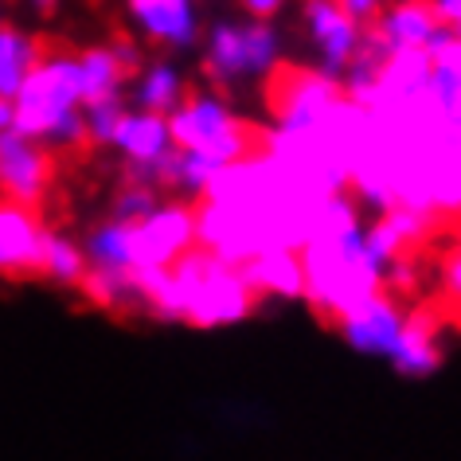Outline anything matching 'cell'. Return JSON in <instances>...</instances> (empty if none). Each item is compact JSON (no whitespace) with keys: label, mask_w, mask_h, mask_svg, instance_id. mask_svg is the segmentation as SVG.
Listing matches in <instances>:
<instances>
[{"label":"cell","mask_w":461,"mask_h":461,"mask_svg":"<svg viewBox=\"0 0 461 461\" xmlns=\"http://www.w3.org/2000/svg\"><path fill=\"white\" fill-rule=\"evenodd\" d=\"M78 71H83V102H86V106H90V102H98V98L118 95L122 78H125V71L118 67V59H113L110 48L83 51V55H78Z\"/></svg>","instance_id":"ac0fdd59"},{"label":"cell","mask_w":461,"mask_h":461,"mask_svg":"<svg viewBox=\"0 0 461 461\" xmlns=\"http://www.w3.org/2000/svg\"><path fill=\"white\" fill-rule=\"evenodd\" d=\"M305 16H309V28H313L321 51H325L329 71H340V67H348L356 48H360V24H356L348 13H344L337 0H309Z\"/></svg>","instance_id":"8fae6325"},{"label":"cell","mask_w":461,"mask_h":461,"mask_svg":"<svg viewBox=\"0 0 461 461\" xmlns=\"http://www.w3.org/2000/svg\"><path fill=\"white\" fill-rule=\"evenodd\" d=\"M344 102L337 78L305 71V67H270L267 106L282 133H302L321 118H329Z\"/></svg>","instance_id":"5b68a950"},{"label":"cell","mask_w":461,"mask_h":461,"mask_svg":"<svg viewBox=\"0 0 461 461\" xmlns=\"http://www.w3.org/2000/svg\"><path fill=\"white\" fill-rule=\"evenodd\" d=\"M43 247H48V230L40 227L36 212L0 200V274L8 278L40 274Z\"/></svg>","instance_id":"9c48e42d"},{"label":"cell","mask_w":461,"mask_h":461,"mask_svg":"<svg viewBox=\"0 0 461 461\" xmlns=\"http://www.w3.org/2000/svg\"><path fill=\"white\" fill-rule=\"evenodd\" d=\"M55 176V157L43 141L8 130L0 133V200L36 212Z\"/></svg>","instance_id":"8992f818"},{"label":"cell","mask_w":461,"mask_h":461,"mask_svg":"<svg viewBox=\"0 0 461 461\" xmlns=\"http://www.w3.org/2000/svg\"><path fill=\"white\" fill-rule=\"evenodd\" d=\"M243 8L250 16H258V20H270L282 8V0H243Z\"/></svg>","instance_id":"484cf974"},{"label":"cell","mask_w":461,"mask_h":461,"mask_svg":"<svg viewBox=\"0 0 461 461\" xmlns=\"http://www.w3.org/2000/svg\"><path fill=\"white\" fill-rule=\"evenodd\" d=\"M43 278L59 282V285H83L86 278V262L78 255L75 243H67L59 235H48V247H43Z\"/></svg>","instance_id":"ffe728a7"},{"label":"cell","mask_w":461,"mask_h":461,"mask_svg":"<svg viewBox=\"0 0 461 461\" xmlns=\"http://www.w3.org/2000/svg\"><path fill=\"white\" fill-rule=\"evenodd\" d=\"M86 137L95 145H113L118 141V130L125 122V102L122 95H110V98H98L86 106Z\"/></svg>","instance_id":"44dd1931"},{"label":"cell","mask_w":461,"mask_h":461,"mask_svg":"<svg viewBox=\"0 0 461 461\" xmlns=\"http://www.w3.org/2000/svg\"><path fill=\"white\" fill-rule=\"evenodd\" d=\"M153 212H157V192L145 188V184H125V192L118 195V203H113V223L137 227Z\"/></svg>","instance_id":"603a6c76"},{"label":"cell","mask_w":461,"mask_h":461,"mask_svg":"<svg viewBox=\"0 0 461 461\" xmlns=\"http://www.w3.org/2000/svg\"><path fill=\"white\" fill-rule=\"evenodd\" d=\"M43 59V40H32L16 28H0V98H16L24 78Z\"/></svg>","instance_id":"9a60e30c"},{"label":"cell","mask_w":461,"mask_h":461,"mask_svg":"<svg viewBox=\"0 0 461 461\" xmlns=\"http://www.w3.org/2000/svg\"><path fill=\"white\" fill-rule=\"evenodd\" d=\"M195 247V212L184 203L157 207L149 219L130 227V250L133 267L168 270L176 258H184Z\"/></svg>","instance_id":"52a82bcc"},{"label":"cell","mask_w":461,"mask_h":461,"mask_svg":"<svg viewBox=\"0 0 461 461\" xmlns=\"http://www.w3.org/2000/svg\"><path fill=\"white\" fill-rule=\"evenodd\" d=\"M13 118H16L13 102H8V98H0V133H8V130H13Z\"/></svg>","instance_id":"83f0119b"},{"label":"cell","mask_w":461,"mask_h":461,"mask_svg":"<svg viewBox=\"0 0 461 461\" xmlns=\"http://www.w3.org/2000/svg\"><path fill=\"white\" fill-rule=\"evenodd\" d=\"M168 274L180 294L184 321H192L200 329L235 325L255 309V294L247 290L239 270L219 262L215 255H207L203 247H192L184 258H176Z\"/></svg>","instance_id":"7a4b0ae2"},{"label":"cell","mask_w":461,"mask_h":461,"mask_svg":"<svg viewBox=\"0 0 461 461\" xmlns=\"http://www.w3.org/2000/svg\"><path fill=\"white\" fill-rule=\"evenodd\" d=\"M391 364L402 375H430L438 364H442V348H438V321L434 313H411L402 321V332L391 348Z\"/></svg>","instance_id":"7c38bea8"},{"label":"cell","mask_w":461,"mask_h":461,"mask_svg":"<svg viewBox=\"0 0 461 461\" xmlns=\"http://www.w3.org/2000/svg\"><path fill=\"white\" fill-rule=\"evenodd\" d=\"M78 102H83V71H78V59H71L67 48L43 43L40 67L24 78V86H20V95L13 102V110H16L13 130L32 137V141H43L63 118H71Z\"/></svg>","instance_id":"277c9868"},{"label":"cell","mask_w":461,"mask_h":461,"mask_svg":"<svg viewBox=\"0 0 461 461\" xmlns=\"http://www.w3.org/2000/svg\"><path fill=\"white\" fill-rule=\"evenodd\" d=\"M379 36L387 40L391 51H411V48H422L430 43L438 32H442V16H438V5L434 0H402L387 13L384 24H375Z\"/></svg>","instance_id":"4fadbf2b"},{"label":"cell","mask_w":461,"mask_h":461,"mask_svg":"<svg viewBox=\"0 0 461 461\" xmlns=\"http://www.w3.org/2000/svg\"><path fill=\"white\" fill-rule=\"evenodd\" d=\"M168 137L180 145V153L203 157L212 165H239L258 153H267L270 133L239 122L227 106L212 98H184V106L172 110Z\"/></svg>","instance_id":"3957f363"},{"label":"cell","mask_w":461,"mask_h":461,"mask_svg":"<svg viewBox=\"0 0 461 461\" xmlns=\"http://www.w3.org/2000/svg\"><path fill=\"white\" fill-rule=\"evenodd\" d=\"M337 329L344 332V340H348L356 352L391 356V348H395V340L402 332V317L387 294H375V297H367L360 309H352Z\"/></svg>","instance_id":"30bf717a"},{"label":"cell","mask_w":461,"mask_h":461,"mask_svg":"<svg viewBox=\"0 0 461 461\" xmlns=\"http://www.w3.org/2000/svg\"><path fill=\"white\" fill-rule=\"evenodd\" d=\"M337 5L356 20V24H360V20H375V13H379V0H337Z\"/></svg>","instance_id":"cb8c5ba5"},{"label":"cell","mask_w":461,"mask_h":461,"mask_svg":"<svg viewBox=\"0 0 461 461\" xmlns=\"http://www.w3.org/2000/svg\"><path fill=\"white\" fill-rule=\"evenodd\" d=\"M141 106L145 113H165V110H176L180 106V78L172 67H153L141 83Z\"/></svg>","instance_id":"7402d4cb"},{"label":"cell","mask_w":461,"mask_h":461,"mask_svg":"<svg viewBox=\"0 0 461 461\" xmlns=\"http://www.w3.org/2000/svg\"><path fill=\"white\" fill-rule=\"evenodd\" d=\"M446 290L454 302H461V255L449 258V267H446Z\"/></svg>","instance_id":"d4e9b609"},{"label":"cell","mask_w":461,"mask_h":461,"mask_svg":"<svg viewBox=\"0 0 461 461\" xmlns=\"http://www.w3.org/2000/svg\"><path fill=\"white\" fill-rule=\"evenodd\" d=\"M32 5H36V8H40V13H43V16H48V13H51V8H55V5H59V0H32Z\"/></svg>","instance_id":"f1b7e54d"},{"label":"cell","mask_w":461,"mask_h":461,"mask_svg":"<svg viewBox=\"0 0 461 461\" xmlns=\"http://www.w3.org/2000/svg\"><path fill=\"white\" fill-rule=\"evenodd\" d=\"M239 278L247 282L250 294L267 297H302L305 278H302V258H294V250H267V255L250 258L239 267Z\"/></svg>","instance_id":"5bb4252c"},{"label":"cell","mask_w":461,"mask_h":461,"mask_svg":"<svg viewBox=\"0 0 461 461\" xmlns=\"http://www.w3.org/2000/svg\"><path fill=\"white\" fill-rule=\"evenodd\" d=\"M133 8H145V5H168V0H130Z\"/></svg>","instance_id":"f546056e"},{"label":"cell","mask_w":461,"mask_h":461,"mask_svg":"<svg viewBox=\"0 0 461 461\" xmlns=\"http://www.w3.org/2000/svg\"><path fill=\"white\" fill-rule=\"evenodd\" d=\"M168 141L172 137H168L165 118H157V113H133L130 118V113H125L113 145H122L133 165H157V160L168 153Z\"/></svg>","instance_id":"2e32d148"},{"label":"cell","mask_w":461,"mask_h":461,"mask_svg":"<svg viewBox=\"0 0 461 461\" xmlns=\"http://www.w3.org/2000/svg\"><path fill=\"white\" fill-rule=\"evenodd\" d=\"M302 278H305L302 297H309V305L325 321H332V325H340L367 297L384 294V270L367 255L360 227L332 235V239L305 243Z\"/></svg>","instance_id":"6da1fadb"},{"label":"cell","mask_w":461,"mask_h":461,"mask_svg":"<svg viewBox=\"0 0 461 461\" xmlns=\"http://www.w3.org/2000/svg\"><path fill=\"white\" fill-rule=\"evenodd\" d=\"M90 262L102 270H130L133 250H130V227L106 223L90 235Z\"/></svg>","instance_id":"d6986e66"},{"label":"cell","mask_w":461,"mask_h":461,"mask_svg":"<svg viewBox=\"0 0 461 461\" xmlns=\"http://www.w3.org/2000/svg\"><path fill=\"white\" fill-rule=\"evenodd\" d=\"M137 20L145 24V32L153 40H165V43H192V8L188 0H168V5H145V8H133Z\"/></svg>","instance_id":"e0dca14e"},{"label":"cell","mask_w":461,"mask_h":461,"mask_svg":"<svg viewBox=\"0 0 461 461\" xmlns=\"http://www.w3.org/2000/svg\"><path fill=\"white\" fill-rule=\"evenodd\" d=\"M438 16H442V24L457 28L461 24V0H438Z\"/></svg>","instance_id":"4316f807"},{"label":"cell","mask_w":461,"mask_h":461,"mask_svg":"<svg viewBox=\"0 0 461 461\" xmlns=\"http://www.w3.org/2000/svg\"><path fill=\"white\" fill-rule=\"evenodd\" d=\"M274 55H278V40L267 24H250V28H215L212 36V55H207V71L219 83H230V78L243 75H258L274 67Z\"/></svg>","instance_id":"ba28073f"}]
</instances>
